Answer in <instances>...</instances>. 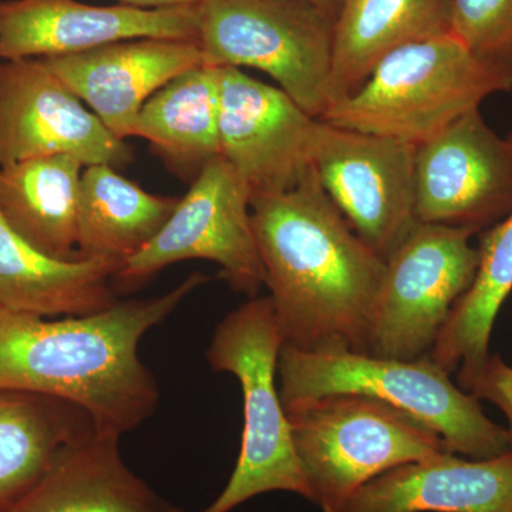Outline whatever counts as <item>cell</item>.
<instances>
[{"label":"cell","instance_id":"6da1fadb","mask_svg":"<svg viewBox=\"0 0 512 512\" xmlns=\"http://www.w3.org/2000/svg\"><path fill=\"white\" fill-rule=\"evenodd\" d=\"M210 281L195 272L173 291L84 316L43 318L0 308V390L76 404L99 434L121 437L156 413V377L141 339Z\"/></svg>","mask_w":512,"mask_h":512},{"label":"cell","instance_id":"7a4b0ae2","mask_svg":"<svg viewBox=\"0 0 512 512\" xmlns=\"http://www.w3.org/2000/svg\"><path fill=\"white\" fill-rule=\"evenodd\" d=\"M251 217L284 346L366 353L386 259L357 237L313 168L291 190L252 198Z\"/></svg>","mask_w":512,"mask_h":512},{"label":"cell","instance_id":"3957f363","mask_svg":"<svg viewBox=\"0 0 512 512\" xmlns=\"http://www.w3.org/2000/svg\"><path fill=\"white\" fill-rule=\"evenodd\" d=\"M278 376L285 409L329 394H363L426 424L450 453L471 460L510 453L507 429L488 419L480 400L429 356L399 360L345 348L306 352L284 346Z\"/></svg>","mask_w":512,"mask_h":512},{"label":"cell","instance_id":"277c9868","mask_svg":"<svg viewBox=\"0 0 512 512\" xmlns=\"http://www.w3.org/2000/svg\"><path fill=\"white\" fill-rule=\"evenodd\" d=\"M285 342L269 296H255L215 329L207 360L237 377L244 397L241 451L227 487L200 512H231L256 495L286 491L311 501L276 384Z\"/></svg>","mask_w":512,"mask_h":512},{"label":"cell","instance_id":"5b68a950","mask_svg":"<svg viewBox=\"0 0 512 512\" xmlns=\"http://www.w3.org/2000/svg\"><path fill=\"white\" fill-rule=\"evenodd\" d=\"M497 92L503 82L450 33L393 50L318 120L420 146Z\"/></svg>","mask_w":512,"mask_h":512},{"label":"cell","instance_id":"8992f818","mask_svg":"<svg viewBox=\"0 0 512 512\" xmlns=\"http://www.w3.org/2000/svg\"><path fill=\"white\" fill-rule=\"evenodd\" d=\"M285 410L312 503L322 512H342L376 477L448 451L426 424L363 394H329Z\"/></svg>","mask_w":512,"mask_h":512},{"label":"cell","instance_id":"52a82bcc","mask_svg":"<svg viewBox=\"0 0 512 512\" xmlns=\"http://www.w3.org/2000/svg\"><path fill=\"white\" fill-rule=\"evenodd\" d=\"M205 64L271 76L309 116L329 107L336 15L312 0H201Z\"/></svg>","mask_w":512,"mask_h":512},{"label":"cell","instance_id":"ba28073f","mask_svg":"<svg viewBox=\"0 0 512 512\" xmlns=\"http://www.w3.org/2000/svg\"><path fill=\"white\" fill-rule=\"evenodd\" d=\"M477 232L417 222L386 258L366 353L387 359L430 356L457 302L473 285Z\"/></svg>","mask_w":512,"mask_h":512},{"label":"cell","instance_id":"9c48e42d","mask_svg":"<svg viewBox=\"0 0 512 512\" xmlns=\"http://www.w3.org/2000/svg\"><path fill=\"white\" fill-rule=\"evenodd\" d=\"M417 146L318 120L309 164L357 237L386 259L417 224Z\"/></svg>","mask_w":512,"mask_h":512},{"label":"cell","instance_id":"30bf717a","mask_svg":"<svg viewBox=\"0 0 512 512\" xmlns=\"http://www.w3.org/2000/svg\"><path fill=\"white\" fill-rule=\"evenodd\" d=\"M190 259L220 265L228 285L249 298L266 286L252 227L251 194L222 157L205 165L160 234L124 262L116 279L136 286L167 266Z\"/></svg>","mask_w":512,"mask_h":512},{"label":"cell","instance_id":"8fae6325","mask_svg":"<svg viewBox=\"0 0 512 512\" xmlns=\"http://www.w3.org/2000/svg\"><path fill=\"white\" fill-rule=\"evenodd\" d=\"M416 218L478 232L512 211V141L485 123L480 107L417 146Z\"/></svg>","mask_w":512,"mask_h":512},{"label":"cell","instance_id":"7c38bea8","mask_svg":"<svg viewBox=\"0 0 512 512\" xmlns=\"http://www.w3.org/2000/svg\"><path fill=\"white\" fill-rule=\"evenodd\" d=\"M49 156L121 168L133 151L42 59L0 62V167Z\"/></svg>","mask_w":512,"mask_h":512},{"label":"cell","instance_id":"4fadbf2b","mask_svg":"<svg viewBox=\"0 0 512 512\" xmlns=\"http://www.w3.org/2000/svg\"><path fill=\"white\" fill-rule=\"evenodd\" d=\"M309 116L279 87L220 67L221 157L239 175L252 198L281 194L302 180L313 130Z\"/></svg>","mask_w":512,"mask_h":512},{"label":"cell","instance_id":"5bb4252c","mask_svg":"<svg viewBox=\"0 0 512 512\" xmlns=\"http://www.w3.org/2000/svg\"><path fill=\"white\" fill-rule=\"evenodd\" d=\"M198 5L138 8L0 0V60L76 55L131 39L198 40Z\"/></svg>","mask_w":512,"mask_h":512},{"label":"cell","instance_id":"9a60e30c","mask_svg":"<svg viewBox=\"0 0 512 512\" xmlns=\"http://www.w3.org/2000/svg\"><path fill=\"white\" fill-rule=\"evenodd\" d=\"M114 136L133 137L144 104L165 84L205 64L198 40L131 39L42 59Z\"/></svg>","mask_w":512,"mask_h":512},{"label":"cell","instance_id":"2e32d148","mask_svg":"<svg viewBox=\"0 0 512 512\" xmlns=\"http://www.w3.org/2000/svg\"><path fill=\"white\" fill-rule=\"evenodd\" d=\"M342 512H512V453L471 460L441 453L363 485Z\"/></svg>","mask_w":512,"mask_h":512},{"label":"cell","instance_id":"e0dca14e","mask_svg":"<svg viewBox=\"0 0 512 512\" xmlns=\"http://www.w3.org/2000/svg\"><path fill=\"white\" fill-rule=\"evenodd\" d=\"M121 262L63 261L39 251L0 215V308L57 318L104 311L119 302L113 279Z\"/></svg>","mask_w":512,"mask_h":512},{"label":"cell","instance_id":"ac0fdd59","mask_svg":"<svg viewBox=\"0 0 512 512\" xmlns=\"http://www.w3.org/2000/svg\"><path fill=\"white\" fill-rule=\"evenodd\" d=\"M119 441L94 433L66 448L5 512H185L126 466Z\"/></svg>","mask_w":512,"mask_h":512},{"label":"cell","instance_id":"d6986e66","mask_svg":"<svg viewBox=\"0 0 512 512\" xmlns=\"http://www.w3.org/2000/svg\"><path fill=\"white\" fill-rule=\"evenodd\" d=\"M450 33L451 0H342L335 22L329 106L356 93L393 50Z\"/></svg>","mask_w":512,"mask_h":512},{"label":"cell","instance_id":"ffe728a7","mask_svg":"<svg viewBox=\"0 0 512 512\" xmlns=\"http://www.w3.org/2000/svg\"><path fill=\"white\" fill-rule=\"evenodd\" d=\"M133 137L148 141L168 171L192 183L221 157L220 67L201 64L165 84L144 104Z\"/></svg>","mask_w":512,"mask_h":512},{"label":"cell","instance_id":"44dd1931","mask_svg":"<svg viewBox=\"0 0 512 512\" xmlns=\"http://www.w3.org/2000/svg\"><path fill=\"white\" fill-rule=\"evenodd\" d=\"M97 433L76 404L0 390V512L40 480L66 448Z\"/></svg>","mask_w":512,"mask_h":512},{"label":"cell","instance_id":"7402d4cb","mask_svg":"<svg viewBox=\"0 0 512 512\" xmlns=\"http://www.w3.org/2000/svg\"><path fill=\"white\" fill-rule=\"evenodd\" d=\"M84 164L72 156L32 158L0 167V215L30 245L63 261L77 249Z\"/></svg>","mask_w":512,"mask_h":512},{"label":"cell","instance_id":"603a6c76","mask_svg":"<svg viewBox=\"0 0 512 512\" xmlns=\"http://www.w3.org/2000/svg\"><path fill=\"white\" fill-rule=\"evenodd\" d=\"M106 164L87 165L80 180V258L124 262L160 234L180 198L150 194Z\"/></svg>","mask_w":512,"mask_h":512},{"label":"cell","instance_id":"cb8c5ba5","mask_svg":"<svg viewBox=\"0 0 512 512\" xmlns=\"http://www.w3.org/2000/svg\"><path fill=\"white\" fill-rule=\"evenodd\" d=\"M477 249L473 285L454 306L429 356L450 375L457 372V384L466 392L491 355L495 319L512 291V211L481 231Z\"/></svg>","mask_w":512,"mask_h":512},{"label":"cell","instance_id":"d4e9b609","mask_svg":"<svg viewBox=\"0 0 512 512\" xmlns=\"http://www.w3.org/2000/svg\"><path fill=\"white\" fill-rule=\"evenodd\" d=\"M453 35L512 90V0H451Z\"/></svg>","mask_w":512,"mask_h":512},{"label":"cell","instance_id":"484cf974","mask_svg":"<svg viewBox=\"0 0 512 512\" xmlns=\"http://www.w3.org/2000/svg\"><path fill=\"white\" fill-rule=\"evenodd\" d=\"M467 393L478 400H487L497 406L508 421V441L512 453V366L500 355L491 353L481 372L468 386Z\"/></svg>","mask_w":512,"mask_h":512},{"label":"cell","instance_id":"4316f807","mask_svg":"<svg viewBox=\"0 0 512 512\" xmlns=\"http://www.w3.org/2000/svg\"><path fill=\"white\" fill-rule=\"evenodd\" d=\"M124 5L138 8H167V6L197 5L201 0H120Z\"/></svg>","mask_w":512,"mask_h":512},{"label":"cell","instance_id":"83f0119b","mask_svg":"<svg viewBox=\"0 0 512 512\" xmlns=\"http://www.w3.org/2000/svg\"><path fill=\"white\" fill-rule=\"evenodd\" d=\"M312 2L318 3L323 9L329 10L333 15L338 16L340 3L342 0H312Z\"/></svg>","mask_w":512,"mask_h":512}]
</instances>
